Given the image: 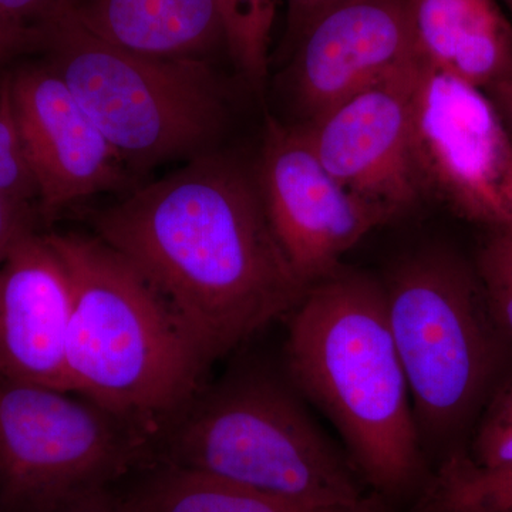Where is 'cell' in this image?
Listing matches in <instances>:
<instances>
[{"label": "cell", "instance_id": "obj_8", "mask_svg": "<svg viewBox=\"0 0 512 512\" xmlns=\"http://www.w3.org/2000/svg\"><path fill=\"white\" fill-rule=\"evenodd\" d=\"M412 147L423 197L483 231L512 229V138L484 90L420 63Z\"/></svg>", "mask_w": 512, "mask_h": 512}, {"label": "cell", "instance_id": "obj_12", "mask_svg": "<svg viewBox=\"0 0 512 512\" xmlns=\"http://www.w3.org/2000/svg\"><path fill=\"white\" fill-rule=\"evenodd\" d=\"M419 62L407 0H338L299 37L293 93L309 121Z\"/></svg>", "mask_w": 512, "mask_h": 512}, {"label": "cell", "instance_id": "obj_14", "mask_svg": "<svg viewBox=\"0 0 512 512\" xmlns=\"http://www.w3.org/2000/svg\"><path fill=\"white\" fill-rule=\"evenodd\" d=\"M66 16L90 35L154 59H205L225 43L217 0H64Z\"/></svg>", "mask_w": 512, "mask_h": 512}, {"label": "cell", "instance_id": "obj_5", "mask_svg": "<svg viewBox=\"0 0 512 512\" xmlns=\"http://www.w3.org/2000/svg\"><path fill=\"white\" fill-rule=\"evenodd\" d=\"M383 286L421 446L440 460L490 393L507 340L473 264L450 249L404 256Z\"/></svg>", "mask_w": 512, "mask_h": 512}, {"label": "cell", "instance_id": "obj_3", "mask_svg": "<svg viewBox=\"0 0 512 512\" xmlns=\"http://www.w3.org/2000/svg\"><path fill=\"white\" fill-rule=\"evenodd\" d=\"M47 238L72 285L69 392L157 441L204 389L210 360L163 296L106 242L77 232Z\"/></svg>", "mask_w": 512, "mask_h": 512}, {"label": "cell", "instance_id": "obj_18", "mask_svg": "<svg viewBox=\"0 0 512 512\" xmlns=\"http://www.w3.org/2000/svg\"><path fill=\"white\" fill-rule=\"evenodd\" d=\"M217 2L224 23L225 45L232 59L252 86H264L278 0Z\"/></svg>", "mask_w": 512, "mask_h": 512}, {"label": "cell", "instance_id": "obj_26", "mask_svg": "<svg viewBox=\"0 0 512 512\" xmlns=\"http://www.w3.org/2000/svg\"><path fill=\"white\" fill-rule=\"evenodd\" d=\"M36 43H39L36 36L10 25L8 20L0 16V69L26 46Z\"/></svg>", "mask_w": 512, "mask_h": 512}, {"label": "cell", "instance_id": "obj_15", "mask_svg": "<svg viewBox=\"0 0 512 512\" xmlns=\"http://www.w3.org/2000/svg\"><path fill=\"white\" fill-rule=\"evenodd\" d=\"M423 66L490 89L512 72V25L497 0H407Z\"/></svg>", "mask_w": 512, "mask_h": 512}, {"label": "cell", "instance_id": "obj_23", "mask_svg": "<svg viewBox=\"0 0 512 512\" xmlns=\"http://www.w3.org/2000/svg\"><path fill=\"white\" fill-rule=\"evenodd\" d=\"M33 218L32 204L0 190V264L20 238L35 231Z\"/></svg>", "mask_w": 512, "mask_h": 512}, {"label": "cell", "instance_id": "obj_27", "mask_svg": "<svg viewBox=\"0 0 512 512\" xmlns=\"http://www.w3.org/2000/svg\"><path fill=\"white\" fill-rule=\"evenodd\" d=\"M512 138V72L485 90Z\"/></svg>", "mask_w": 512, "mask_h": 512}, {"label": "cell", "instance_id": "obj_10", "mask_svg": "<svg viewBox=\"0 0 512 512\" xmlns=\"http://www.w3.org/2000/svg\"><path fill=\"white\" fill-rule=\"evenodd\" d=\"M420 62L343 100L302 126L336 180L387 221L421 194L412 147V100Z\"/></svg>", "mask_w": 512, "mask_h": 512}, {"label": "cell", "instance_id": "obj_7", "mask_svg": "<svg viewBox=\"0 0 512 512\" xmlns=\"http://www.w3.org/2000/svg\"><path fill=\"white\" fill-rule=\"evenodd\" d=\"M0 380V501L42 512L106 488L146 457L153 441L90 400Z\"/></svg>", "mask_w": 512, "mask_h": 512}, {"label": "cell", "instance_id": "obj_9", "mask_svg": "<svg viewBox=\"0 0 512 512\" xmlns=\"http://www.w3.org/2000/svg\"><path fill=\"white\" fill-rule=\"evenodd\" d=\"M255 177L272 231L308 288L338 271L343 255L389 222L326 170L302 127L268 119Z\"/></svg>", "mask_w": 512, "mask_h": 512}, {"label": "cell", "instance_id": "obj_24", "mask_svg": "<svg viewBox=\"0 0 512 512\" xmlns=\"http://www.w3.org/2000/svg\"><path fill=\"white\" fill-rule=\"evenodd\" d=\"M42 512H127L123 501L109 494L107 488L83 491L64 498Z\"/></svg>", "mask_w": 512, "mask_h": 512}, {"label": "cell", "instance_id": "obj_25", "mask_svg": "<svg viewBox=\"0 0 512 512\" xmlns=\"http://www.w3.org/2000/svg\"><path fill=\"white\" fill-rule=\"evenodd\" d=\"M336 2L338 0H288L289 33L296 37V42L313 20Z\"/></svg>", "mask_w": 512, "mask_h": 512}, {"label": "cell", "instance_id": "obj_22", "mask_svg": "<svg viewBox=\"0 0 512 512\" xmlns=\"http://www.w3.org/2000/svg\"><path fill=\"white\" fill-rule=\"evenodd\" d=\"M64 0H0V16L39 39V32L62 9Z\"/></svg>", "mask_w": 512, "mask_h": 512}, {"label": "cell", "instance_id": "obj_11", "mask_svg": "<svg viewBox=\"0 0 512 512\" xmlns=\"http://www.w3.org/2000/svg\"><path fill=\"white\" fill-rule=\"evenodd\" d=\"M9 77L20 143L43 217L101 192L130 188L133 177L119 154L49 64L20 67Z\"/></svg>", "mask_w": 512, "mask_h": 512}, {"label": "cell", "instance_id": "obj_2", "mask_svg": "<svg viewBox=\"0 0 512 512\" xmlns=\"http://www.w3.org/2000/svg\"><path fill=\"white\" fill-rule=\"evenodd\" d=\"M285 376L333 424L373 493L412 503L431 464L390 329L383 281L340 266L288 315Z\"/></svg>", "mask_w": 512, "mask_h": 512}, {"label": "cell", "instance_id": "obj_21", "mask_svg": "<svg viewBox=\"0 0 512 512\" xmlns=\"http://www.w3.org/2000/svg\"><path fill=\"white\" fill-rule=\"evenodd\" d=\"M466 450L483 466L512 461V376L485 404L471 446Z\"/></svg>", "mask_w": 512, "mask_h": 512}, {"label": "cell", "instance_id": "obj_16", "mask_svg": "<svg viewBox=\"0 0 512 512\" xmlns=\"http://www.w3.org/2000/svg\"><path fill=\"white\" fill-rule=\"evenodd\" d=\"M121 501L127 512H397L383 500L356 510L308 507L167 464Z\"/></svg>", "mask_w": 512, "mask_h": 512}, {"label": "cell", "instance_id": "obj_4", "mask_svg": "<svg viewBox=\"0 0 512 512\" xmlns=\"http://www.w3.org/2000/svg\"><path fill=\"white\" fill-rule=\"evenodd\" d=\"M158 439L167 466L292 503L356 510L383 500L312 419L288 377L261 367H242L202 389Z\"/></svg>", "mask_w": 512, "mask_h": 512}, {"label": "cell", "instance_id": "obj_13", "mask_svg": "<svg viewBox=\"0 0 512 512\" xmlns=\"http://www.w3.org/2000/svg\"><path fill=\"white\" fill-rule=\"evenodd\" d=\"M70 316L66 266L47 235L29 232L0 264V380L69 392Z\"/></svg>", "mask_w": 512, "mask_h": 512}, {"label": "cell", "instance_id": "obj_28", "mask_svg": "<svg viewBox=\"0 0 512 512\" xmlns=\"http://www.w3.org/2000/svg\"><path fill=\"white\" fill-rule=\"evenodd\" d=\"M505 3V6H507L508 9H510V12L512 13V0H503Z\"/></svg>", "mask_w": 512, "mask_h": 512}, {"label": "cell", "instance_id": "obj_1", "mask_svg": "<svg viewBox=\"0 0 512 512\" xmlns=\"http://www.w3.org/2000/svg\"><path fill=\"white\" fill-rule=\"evenodd\" d=\"M87 217L210 362L288 318L308 291L272 231L255 174L214 151Z\"/></svg>", "mask_w": 512, "mask_h": 512}, {"label": "cell", "instance_id": "obj_17", "mask_svg": "<svg viewBox=\"0 0 512 512\" xmlns=\"http://www.w3.org/2000/svg\"><path fill=\"white\" fill-rule=\"evenodd\" d=\"M406 512H512V461L483 466L454 448L431 467Z\"/></svg>", "mask_w": 512, "mask_h": 512}, {"label": "cell", "instance_id": "obj_6", "mask_svg": "<svg viewBox=\"0 0 512 512\" xmlns=\"http://www.w3.org/2000/svg\"><path fill=\"white\" fill-rule=\"evenodd\" d=\"M39 43L130 173L212 153L227 111L207 60L126 52L66 16L50 20Z\"/></svg>", "mask_w": 512, "mask_h": 512}, {"label": "cell", "instance_id": "obj_20", "mask_svg": "<svg viewBox=\"0 0 512 512\" xmlns=\"http://www.w3.org/2000/svg\"><path fill=\"white\" fill-rule=\"evenodd\" d=\"M0 190L16 200L33 204L37 188L20 143L10 97V77L0 80Z\"/></svg>", "mask_w": 512, "mask_h": 512}, {"label": "cell", "instance_id": "obj_19", "mask_svg": "<svg viewBox=\"0 0 512 512\" xmlns=\"http://www.w3.org/2000/svg\"><path fill=\"white\" fill-rule=\"evenodd\" d=\"M473 266L495 325L512 342V229L484 231Z\"/></svg>", "mask_w": 512, "mask_h": 512}]
</instances>
